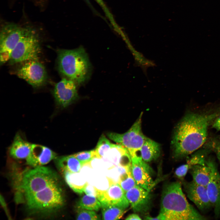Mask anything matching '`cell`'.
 I'll return each mask as SVG.
<instances>
[{
	"label": "cell",
	"mask_w": 220,
	"mask_h": 220,
	"mask_svg": "<svg viewBox=\"0 0 220 220\" xmlns=\"http://www.w3.org/2000/svg\"><path fill=\"white\" fill-rule=\"evenodd\" d=\"M220 115V106L187 112L177 124L171 141L174 157L181 159L206 142L209 127Z\"/></svg>",
	"instance_id": "1"
},
{
	"label": "cell",
	"mask_w": 220,
	"mask_h": 220,
	"mask_svg": "<svg viewBox=\"0 0 220 220\" xmlns=\"http://www.w3.org/2000/svg\"><path fill=\"white\" fill-rule=\"evenodd\" d=\"M145 219L200 220L206 218L189 203L183 192L181 183L175 182L164 186L159 215L155 217L146 216Z\"/></svg>",
	"instance_id": "2"
},
{
	"label": "cell",
	"mask_w": 220,
	"mask_h": 220,
	"mask_svg": "<svg viewBox=\"0 0 220 220\" xmlns=\"http://www.w3.org/2000/svg\"><path fill=\"white\" fill-rule=\"evenodd\" d=\"M57 67L64 78L74 81L77 86L85 83L89 78L91 66L87 53L82 47L57 51Z\"/></svg>",
	"instance_id": "3"
},
{
	"label": "cell",
	"mask_w": 220,
	"mask_h": 220,
	"mask_svg": "<svg viewBox=\"0 0 220 220\" xmlns=\"http://www.w3.org/2000/svg\"><path fill=\"white\" fill-rule=\"evenodd\" d=\"M15 185L17 200H23L52 185L59 182L56 173L43 166L25 170L19 178Z\"/></svg>",
	"instance_id": "4"
},
{
	"label": "cell",
	"mask_w": 220,
	"mask_h": 220,
	"mask_svg": "<svg viewBox=\"0 0 220 220\" xmlns=\"http://www.w3.org/2000/svg\"><path fill=\"white\" fill-rule=\"evenodd\" d=\"M23 201L31 212L48 214L56 212L61 208L64 198L59 182L29 196Z\"/></svg>",
	"instance_id": "5"
},
{
	"label": "cell",
	"mask_w": 220,
	"mask_h": 220,
	"mask_svg": "<svg viewBox=\"0 0 220 220\" xmlns=\"http://www.w3.org/2000/svg\"><path fill=\"white\" fill-rule=\"evenodd\" d=\"M39 37L37 31L27 26L23 35L12 51L9 64H13L38 60L41 52Z\"/></svg>",
	"instance_id": "6"
},
{
	"label": "cell",
	"mask_w": 220,
	"mask_h": 220,
	"mask_svg": "<svg viewBox=\"0 0 220 220\" xmlns=\"http://www.w3.org/2000/svg\"><path fill=\"white\" fill-rule=\"evenodd\" d=\"M141 113L137 119L126 132L119 134L108 132V137L117 144L125 147L129 152L132 161L141 158V148L147 137L143 134L141 130Z\"/></svg>",
	"instance_id": "7"
},
{
	"label": "cell",
	"mask_w": 220,
	"mask_h": 220,
	"mask_svg": "<svg viewBox=\"0 0 220 220\" xmlns=\"http://www.w3.org/2000/svg\"><path fill=\"white\" fill-rule=\"evenodd\" d=\"M27 26L10 22L2 24L0 34L1 65L9 61L12 51L24 34Z\"/></svg>",
	"instance_id": "8"
},
{
	"label": "cell",
	"mask_w": 220,
	"mask_h": 220,
	"mask_svg": "<svg viewBox=\"0 0 220 220\" xmlns=\"http://www.w3.org/2000/svg\"><path fill=\"white\" fill-rule=\"evenodd\" d=\"M22 63L16 72L18 77L35 88L44 85L47 78V74L44 66L38 60H30Z\"/></svg>",
	"instance_id": "9"
},
{
	"label": "cell",
	"mask_w": 220,
	"mask_h": 220,
	"mask_svg": "<svg viewBox=\"0 0 220 220\" xmlns=\"http://www.w3.org/2000/svg\"><path fill=\"white\" fill-rule=\"evenodd\" d=\"M109 185L105 190L98 189L97 198L100 202L101 207L109 206H117L124 209L127 208L129 203L125 193L119 185L108 179Z\"/></svg>",
	"instance_id": "10"
},
{
	"label": "cell",
	"mask_w": 220,
	"mask_h": 220,
	"mask_svg": "<svg viewBox=\"0 0 220 220\" xmlns=\"http://www.w3.org/2000/svg\"><path fill=\"white\" fill-rule=\"evenodd\" d=\"M77 85L73 81L64 78L55 85L53 94L57 105L65 108L79 98Z\"/></svg>",
	"instance_id": "11"
},
{
	"label": "cell",
	"mask_w": 220,
	"mask_h": 220,
	"mask_svg": "<svg viewBox=\"0 0 220 220\" xmlns=\"http://www.w3.org/2000/svg\"><path fill=\"white\" fill-rule=\"evenodd\" d=\"M187 196L200 211H205L212 207L206 187L198 184L193 180L183 182Z\"/></svg>",
	"instance_id": "12"
},
{
	"label": "cell",
	"mask_w": 220,
	"mask_h": 220,
	"mask_svg": "<svg viewBox=\"0 0 220 220\" xmlns=\"http://www.w3.org/2000/svg\"><path fill=\"white\" fill-rule=\"evenodd\" d=\"M149 192L136 185L125 193V196L134 212L143 213L149 210L151 204Z\"/></svg>",
	"instance_id": "13"
},
{
	"label": "cell",
	"mask_w": 220,
	"mask_h": 220,
	"mask_svg": "<svg viewBox=\"0 0 220 220\" xmlns=\"http://www.w3.org/2000/svg\"><path fill=\"white\" fill-rule=\"evenodd\" d=\"M207 160L211 167V174L206 187L207 190L215 215L218 217L220 216V174L213 160L210 158Z\"/></svg>",
	"instance_id": "14"
},
{
	"label": "cell",
	"mask_w": 220,
	"mask_h": 220,
	"mask_svg": "<svg viewBox=\"0 0 220 220\" xmlns=\"http://www.w3.org/2000/svg\"><path fill=\"white\" fill-rule=\"evenodd\" d=\"M131 170L137 185L150 191L155 184L151 176L152 168L141 158L132 161Z\"/></svg>",
	"instance_id": "15"
},
{
	"label": "cell",
	"mask_w": 220,
	"mask_h": 220,
	"mask_svg": "<svg viewBox=\"0 0 220 220\" xmlns=\"http://www.w3.org/2000/svg\"><path fill=\"white\" fill-rule=\"evenodd\" d=\"M57 157L56 153L49 148L32 144L30 153L26 160V163L33 168L42 166Z\"/></svg>",
	"instance_id": "16"
},
{
	"label": "cell",
	"mask_w": 220,
	"mask_h": 220,
	"mask_svg": "<svg viewBox=\"0 0 220 220\" xmlns=\"http://www.w3.org/2000/svg\"><path fill=\"white\" fill-rule=\"evenodd\" d=\"M102 158L115 166H131L132 160L129 152L125 147L118 144H112L111 148Z\"/></svg>",
	"instance_id": "17"
},
{
	"label": "cell",
	"mask_w": 220,
	"mask_h": 220,
	"mask_svg": "<svg viewBox=\"0 0 220 220\" xmlns=\"http://www.w3.org/2000/svg\"><path fill=\"white\" fill-rule=\"evenodd\" d=\"M32 145L17 134L9 148L10 156L16 159L26 160L30 153Z\"/></svg>",
	"instance_id": "18"
},
{
	"label": "cell",
	"mask_w": 220,
	"mask_h": 220,
	"mask_svg": "<svg viewBox=\"0 0 220 220\" xmlns=\"http://www.w3.org/2000/svg\"><path fill=\"white\" fill-rule=\"evenodd\" d=\"M193 180L196 184L206 187L210 179L211 169L207 160L205 165L196 164L190 166L189 169Z\"/></svg>",
	"instance_id": "19"
},
{
	"label": "cell",
	"mask_w": 220,
	"mask_h": 220,
	"mask_svg": "<svg viewBox=\"0 0 220 220\" xmlns=\"http://www.w3.org/2000/svg\"><path fill=\"white\" fill-rule=\"evenodd\" d=\"M56 166L61 172L79 173L82 165L73 155L57 157L55 159Z\"/></svg>",
	"instance_id": "20"
},
{
	"label": "cell",
	"mask_w": 220,
	"mask_h": 220,
	"mask_svg": "<svg viewBox=\"0 0 220 220\" xmlns=\"http://www.w3.org/2000/svg\"><path fill=\"white\" fill-rule=\"evenodd\" d=\"M140 152L142 160L146 163L156 160L160 155V145L147 138L141 148Z\"/></svg>",
	"instance_id": "21"
},
{
	"label": "cell",
	"mask_w": 220,
	"mask_h": 220,
	"mask_svg": "<svg viewBox=\"0 0 220 220\" xmlns=\"http://www.w3.org/2000/svg\"><path fill=\"white\" fill-rule=\"evenodd\" d=\"M61 173L67 183L74 192L79 194L82 193L87 182L81 174L68 171Z\"/></svg>",
	"instance_id": "22"
},
{
	"label": "cell",
	"mask_w": 220,
	"mask_h": 220,
	"mask_svg": "<svg viewBox=\"0 0 220 220\" xmlns=\"http://www.w3.org/2000/svg\"><path fill=\"white\" fill-rule=\"evenodd\" d=\"M103 219L104 220H118L120 219L125 212V209L116 206L102 207Z\"/></svg>",
	"instance_id": "23"
},
{
	"label": "cell",
	"mask_w": 220,
	"mask_h": 220,
	"mask_svg": "<svg viewBox=\"0 0 220 220\" xmlns=\"http://www.w3.org/2000/svg\"><path fill=\"white\" fill-rule=\"evenodd\" d=\"M78 206L79 208L97 211L101 207V204L97 197L86 195L79 200Z\"/></svg>",
	"instance_id": "24"
},
{
	"label": "cell",
	"mask_w": 220,
	"mask_h": 220,
	"mask_svg": "<svg viewBox=\"0 0 220 220\" xmlns=\"http://www.w3.org/2000/svg\"><path fill=\"white\" fill-rule=\"evenodd\" d=\"M112 144L102 135L100 138L95 149L98 158H102L110 150Z\"/></svg>",
	"instance_id": "25"
},
{
	"label": "cell",
	"mask_w": 220,
	"mask_h": 220,
	"mask_svg": "<svg viewBox=\"0 0 220 220\" xmlns=\"http://www.w3.org/2000/svg\"><path fill=\"white\" fill-rule=\"evenodd\" d=\"M118 183L122 188L125 193L137 185L133 176L131 170L121 177Z\"/></svg>",
	"instance_id": "26"
},
{
	"label": "cell",
	"mask_w": 220,
	"mask_h": 220,
	"mask_svg": "<svg viewBox=\"0 0 220 220\" xmlns=\"http://www.w3.org/2000/svg\"><path fill=\"white\" fill-rule=\"evenodd\" d=\"M82 165L90 163L94 159L97 158L95 149L78 152L73 155Z\"/></svg>",
	"instance_id": "27"
},
{
	"label": "cell",
	"mask_w": 220,
	"mask_h": 220,
	"mask_svg": "<svg viewBox=\"0 0 220 220\" xmlns=\"http://www.w3.org/2000/svg\"><path fill=\"white\" fill-rule=\"evenodd\" d=\"M206 144L211 151L215 153L220 166V135L211 138Z\"/></svg>",
	"instance_id": "28"
},
{
	"label": "cell",
	"mask_w": 220,
	"mask_h": 220,
	"mask_svg": "<svg viewBox=\"0 0 220 220\" xmlns=\"http://www.w3.org/2000/svg\"><path fill=\"white\" fill-rule=\"evenodd\" d=\"M76 219L77 220H98L99 216L92 210L79 208Z\"/></svg>",
	"instance_id": "29"
},
{
	"label": "cell",
	"mask_w": 220,
	"mask_h": 220,
	"mask_svg": "<svg viewBox=\"0 0 220 220\" xmlns=\"http://www.w3.org/2000/svg\"><path fill=\"white\" fill-rule=\"evenodd\" d=\"M189 168V166L187 163L180 166L175 171V176L179 179H183L186 175Z\"/></svg>",
	"instance_id": "30"
},
{
	"label": "cell",
	"mask_w": 220,
	"mask_h": 220,
	"mask_svg": "<svg viewBox=\"0 0 220 220\" xmlns=\"http://www.w3.org/2000/svg\"><path fill=\"white\" fill-rule=\"evenodd\" d=\"M84 192L86 195L97 197L98 189L87 182L84 189Z\"/></svg>",
	"instance_id": "31"
},
{
	"label": "cell",
	"mask_w": 220,
	"mask_h": 220,
	"mask_svg": "<svg viewBox=\"0 0 220 220\" xmlns=\"http://www.w3.org/2000/svg\"><path fill=\"white\" fill-rule=\"evenodd\" d=\"M211 127L217 131H220V115L214 120L211 125Z\"/></svg>",
	"instance_id": "32"
},
{
	"label": "cell",
	"mask_w": 220,
	"mask_h": 220,
	"mask_svg": "<svg viewBox=\"0 0 220 220\" xmlns=\"http://www.w3.org/2000/svg\"><path fill=\"white\" fill-rule=\"evenodd\" d=\"M0 201L1 204H2L4 210L5 211L6 214L7 215L8 217V218H10L9 215V213L7 208L6 203L5 202L4 198L1 195L0 197Z\"/></svg>",
	"instance_id": "33"
},
{
	"label": "cell",
	"mask_w": 220,
	"mask_h": 220,
	"mask_svg": "<svg viewBox=\"0 0 220 220\" xmlns=\"http://www.w3.org/2000/svg\"><path fill=\"white\" fill-rule=\"evenodd\" d=\"M126 220H141L139 216L136 214H132L129 215L125 218Z\"/></svg>",
	"instance_id": "34"
},
{
	"label": "cell",
	"mask_w": 220,
	"mask_h": 220,
	"mask_svg": "<svg viewBox=\"0 0 220 220\" xmlns=\"http://www.w3.org/2000/svg\"><path fill=\"white\" fill-rule=\"evenodd\" d=\"M85 0L86 1V2H87L88 3H89L90 2L89 0Z\"/></svg>",
	"instance_id": "35"
}]
</instances>
